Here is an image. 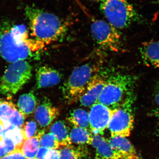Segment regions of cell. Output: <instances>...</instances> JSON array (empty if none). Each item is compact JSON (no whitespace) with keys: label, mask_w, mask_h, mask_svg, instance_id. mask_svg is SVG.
Here are the masks:
<instances>
[{"label":"cell","mask_w":159,"mask_h":159,"mask_svg":"<svg viewBox=\"0 0 159 159\" xmlns=\"http://www.w3.org/2000/svg\"><path fill=\"white\" fill-rule=\"evenodd\" d=\"M25 12L31 36L45 45L60 40L68 31V23L48 11L29 6Z\"/></svg>","instance_id":"1"},{"label":"cell","mask_w":159,"mask_h":159,"mask_svg":"<svg viewBox=\"0 0 159 159\" xmlns=\"http://www.w3.org/2000/svg\"><path fill=\"white\" fill-rule=\"evenodd\" d=\"M113 148L124 159H141L136 149L125 137H111L107 139Z\"/></svg>","instance_id":"15"},{"label":"cell","mask_w":159,"mask_h":159,"mask_svg":"<svg viewBox=\"0 0 159 159\" xmlns=\"http://www.w3.org/2000/svg\"><path fill=\"white\" fill-rule=\"evenodd\" d=\"M50 131L55 137L61 148L72 145L68 129L63 121L54 122L50 127Z\"/></svg>","instance_id":"16"},{"label":"cell","mask_w":159,"mask_h":159,"mask_svg":"<svg viewBox=\"0 0 159 159\" xmlns=\"http://www.w3.org/2000/svg\"><path fill=\"white\" fill-rule=\"evenodd\" d=\"M8 155L7 150H6L5 145L2 141V139H0V159Z\"/></svg>","instance_id":"30"},{"label":"cell","mask_w":159,"mask_h":159,"mask_svg":"<svg viewBox=\"0 0 159 159\" xmlns=\"http://www.w3.org/2000/svg\"><path fill=\"white\" fill-rule=\"evenodd\" d=\"M61 74L54 68L43 66L38 69L36 74L37 89L45 88L57 85L61 81Z\"/></svg>","instance_id":"12"},{"label":"cell","mask_w":159,"mask_h":159,"mask_svg":"<svg viewBox=\"0 0 159 159\" xmlns=\"http://www.w3.org/2000/svg\"><path fill=\"white\" fill-rule=\"evenodd\" d=\"M83 10L90 20L91 34L96 42L103 49L115 52L120 51L122 43L119 30L107 21L95 18Z\"/></svg>","instance_id":"8"},{"label":"cell","mask_w":159,"mask_h":159,"mask_svg":"<svg viewBox=\"0 0 159 159\" xmlns=\"http://www.w3.org/2000/svg\"><path fill=\"white\" fill-rule=\"evenodd\" d=\"M97 70L96 66L90 63L74 69L63 86V96L66 102L72 103L79 100Z\"/></svg>","instance_id":"5"},{"label":"cell","mask_w":159,"mask_h":159,"mask_svg":"<svg viewBox=\"0 0 159 159\" xmlns=\"http://www.w3.org/2000/svg\"><path fill=\"white\" fill-rule=\"evenodd\" d=\"M16 109L12 102L6 101L0 102V121L4 125V132L15 128L9 125V121Z\"/></svg>","instance_id":"21"},{"label":"cell","mask_w":159,"mask_h":159,"mask_svg":"<svg viewBox=\"0 0 159 159\" xmlns=\"http://www.w3.org/2000/svg\"><path fill=\"white\" fill-rule=\"evenodd\" d=\"M135 96L131 93L118 108L114 109L108 129L111 136L128 137L134 128Z\"/></svg>","instance_id":"7"},{"label":"cell","mask_w":159,"mask_h":159,"mask_svg":"<svg viewBox=\"0 0 159 159\" xmlns=\"http://www.w3.org/2000/svg\"><path fill=\"white\" fill-rule=\"evenodd\" d=\"M155 101L157 105L159 107V83L157 85L155 94Z\"/></svg>","instance_id":"31"},{"label":"cell","mask_w":159,"mask_h":159,"mask_svg":"<svg viewBox=\"0 0 159 159\" xmlns=\"http://www.w3.org/2000/svg\"><path fill=\"white\" fill-rule=\"evenodd\" d=\"M25 118V116L16 108L9 119V124L15 128H22L24 126Z\"/></svg>","instance_id":"25"},{"label":"cell","mask_w":159,"mask_h":159,"mask_svg":"<svg viewBox=\"0 0 159 159\" xmlns=\"http://www.w3.org/2000/svg\"><path fill=\"white\" fill-rule=\"evenodd\" d=\"M152 115L159 119V108L154 110L151 113Z\"/></svg>","instance_id":"32"},{"label":"cell","mask_w":159,"mask_h":159,"mask_svg":"<svg viewBox=\"0 0 159 159\" xmlns=\"http://www.w3.org/2000/svg\"><path fill=\"white\" fill-rule=\"evenodd\" d=\"M59 149V159H81L86 153L84 148L75 147L72 145Z\"/></svg>","instance_id":"22"},{"label":"cell","mask_w":159,"mask_h":159,"mask_svg":"<svg viewBox=\"0 0 159 159\" xmlns=\"http://www.w3.org/2000/svg\"><path fill=\"white\" fill-rule=\"evenodd\" d=\"M23 129L27 139L34 137L35 134H37V125L36 122L34 121L26 122L25 125L23 126Z\"/></svg>","instance_id":"26"},{"label":"cell","mask_w":159,"mask_h":159,"mask_svg":"<svg viewBox=\"0 0 159 159\" xmlns=\"http://www.w3.org/2000/svg\"><path fill=\"white\" fill-rule=\"evenodd\" d=\"M158 133L159 134V130H158Z\"/></svg>","instance_id":"35"},{"label":"cell","mask_w":159,"mask_h":159,"mask_svg":"<svg viewBox=\"0 0 159 159\" xmlns=\"http://www.w3.org/2000/svg\"><path fill=\"white\" fill-rule=\"evenodd\" d=\"M96 1L107 21L118 30L142 21L141 16L128 0Z\"/></svg>","instance_id":"2"},{"label":"cell","mask_w":159,"mask_h":159,"mask_svg":"<svg viewBox=\"0 0 159 159\" xmlns=\"http://www.w3.org/2000/svg\"><path fill=\"white\" fill-rule=\"evenodd\" d=\"M113 112L114 110L99 102L92 106L89 113L91 132L102 135L104 130L108 128Z\"/></svg>","instance_id":"9"},{"label":"cell","mask_w":159,"mask_h":159,"mask_svg":"<svg viewBox=\"0 0 159 159\" xmlns=\"http://www.w3.org/2000/svg\"><path fill=\"white\" fill-rule=\"evenodd\" d=\"M2 159H25L21 150H16L7 155Z\"/></svg>","instance_id":"29"},{"label":"cell","mask_w":159,"mask_h":159,"mask_svg":"<svg viewBox=\"0 0 159 159\" xmlns=\"http://www.w3.org/2000/svg\"><path fill=\"white\" fill-rule=\"evenodd\" d=\"M72 143L78 145H91L93 140V134L88 129L74 126L70 134Z\"/></svg>","instance_id":"19"},{"label":"cell","mask_w":159,"mask_h":159,"mask_svg":"<svg viewBox=\"0 0 159 159\" xmlns=\"http://www.w3.org/2000/svg\"><path fill=\"white\" fill-rule=\"evenodd\" d=\"M2 136L11 139L16 147L17 150H21L22 145L26 139L23 127L15 128L3 133Z\"/></svg>","instance_id":"23"},{"label":"cell","mask_w":159,"mask_h":159,"mask_svg":"<svg viewBox=\"0 0 159 159\" xmlns=\"http://www.w3.org/2000/svg\"><path fill=\"white\" fill-rule=\"evenodd\" d=\"M1 139L5 145L8 154L17 150L16 146L11 139L7 137L3 136H2Z\"/></svg>","instance_id":"27"},{"label":"cell","mask_w":159,"mask_h":159,"mask_svg":"<svg viewBox=\"0 0 159 159\" xmlns=\"http://www.w3.org/2000/svg\"><path fill=\"white\" fill-rule=\"evenodd\" d=\"M32 67L28 61L11 63L6 69L0 82V92L6 96L16 94L31 79Z\"/></svg>","instance_id":"6"},{"label":"cell","mask_w":159,"mask_h":159,"mask_svg":"<svg viewBox=\"0 0 159 159\" xmlns=\"http://www.w3.org/2000/svg\"><path fill=\"white\" fill-rule=\"evenodd\" d=\"M139 51L145 66L159 68V41H149L142 43Z\"/></svg>","instance_id":"13"},{"label":"cell","mask_w":159,"mask_h":159,"mask_svg":"<svg viewBox=\"0 0 159 159\" xmlns=\"http://www.w3.org/2000/svg\"><path fill=\"white\" fill-rule=\"evenodd\" d=\"M11 22L0 21V57L10 63L25 60L32 57V51L26 41L14 37L11 31Z\"/></svg>","instance_id":"4"},{"label":"cell","mask_w":159,"mask_h":159,"mask_svg":"<svg viewBox=\"0 0 159 159\" xmlns=\"http://www.w3.org/2000/svg\"><path fill=\"white\" fill-rule=\"evenodd\" d=\"M43 159H59V151L57 149H48Z\"/></svg>","instance_id":"28"},{"label":"cell","mask_w":159,"mask_h":159,"mask_svg":"<svg viewBox=\"0 0 159 159\" xmlns=\"http://www.w3.org/2000/svg\"><path fill=\"white\" fill-rule=\"evenodd\" d=\"M26 159H36L34 158H27Z\"/></svg>","instance_id":"34"},{"label":"cell","mask_w":159,"mask_h":159,"mask_svg":"<svg viewBox=\"0 0 159 159\" xmlns=\"http://www.w3.org/2000/svg\"><path fill=\"white\" fill-rule=\"evenodd\" d=\"M34 118L42 127H48L59 115V111L49 100L45 99L34 110Z\"/></svg>","instance_id":"11"},{"label":"cell","mask_w":159,"mask_h":159,"mask_svg":"<svg viewBox=\"0 0 159 159\" xmlns=\"http://www.w3.org/2000/svg\"><path fill=\"white\" fill-rule=\"evenodd\" d=\"M4 126L2 122L0 121V139H2V136L3 132H4Z\"/></svg>","instance_id":"33"},{"label":"cell","mask_w":159,"mask_h":159,"mask_svg":"<svg viewBox=\"0 0 159 159\" xmlns=\"http://www.w3.org/2000/svg\"><path fill=\"white\" fill-rule=\"evenodd\" d=\"M91 145L96 149V159H124L101 135H93Z\"/></svg>","instance_id":"14"},{"label":"cell","mask_w":159,"mask_h":159,"mask_svg":"<svg viewBox=\"0 0 159 159\" xmlns=\"http://www.w3.org/2000/svg\"><path fill=\"white\" fill-rule=\"evenodd\" d=\"M106 80L99 75H95L91 80L85 92L80 98V104L85 107H91L98 101Z\"/></svg>","instance_id":"10"},{"label":"cell","mask_w":159,"mask_h":159,"mask_svg":"<svg viewBox=\"0 0 159 159\" xmlns=\"http://www.w3.org/2000/svg\"><path fill=\"white\" fill-rule=\"evenodd\" d=\"M40 146L49 149H58L61 148L59 143L51 133L44 134L40 139Z\"/></svg>","instance_id":"24"},{"label":"cell","mask_w":159,"mask_h":159,"mask_svg":"<svg viewBox=\"0 0 159 159\" xmlns=\"http://www.w3.org/2000/svg\"><path fill=\"white\" fill-rule=\"evenodd\" d=\"M134 78L130 75L116 74L106 80L101 95L97 102L111 109L118 108L129 94L133 93Z\"/></svg>","instance_id":"3"},{"label":"cell","mask_w":159,"mask_h":159,"mask_svg":"<svg viewBox=\"0 0 159 159\" xmlns=\"http://www.w3.org/2000/svg\"><path fill=\"white\" fill-rule=\"evenodd\" d=\"M67 120L74 126L86 129L89 126V113L82 109L72 111L69 114Z\"/></svg>","instance_id":"20"},{"label":"cell","mask_w":159,"mask_h":159,"mask_svg":"<svg viewBox=\"0 0 159 159\" xmlns=\"http://www.w3.org/2000/svg\"><path fill=\"white\" fill-rule=\"evenodd\" d=\"M36 97L32 93L23 94L18 100L19 109L26 117L33 113L36 108Z\"/></svg>","instance_id":"18"},{"label":"cell","mask_w":159,"mask_h":159,"mask_svg":"<svg viewBox=\"0 0 159 159\" xmlns=\"http://www.w3.org/2000/svg\"><path fill=\"white\" fill-rule=\"evenodd\" d=\"M44 130H40L34 137L27 139L24 142L21 150L25 157L33 158L35 157L40 147V139L44 134Z\"/></svg>","instance_id":"17"}]
</instances>
